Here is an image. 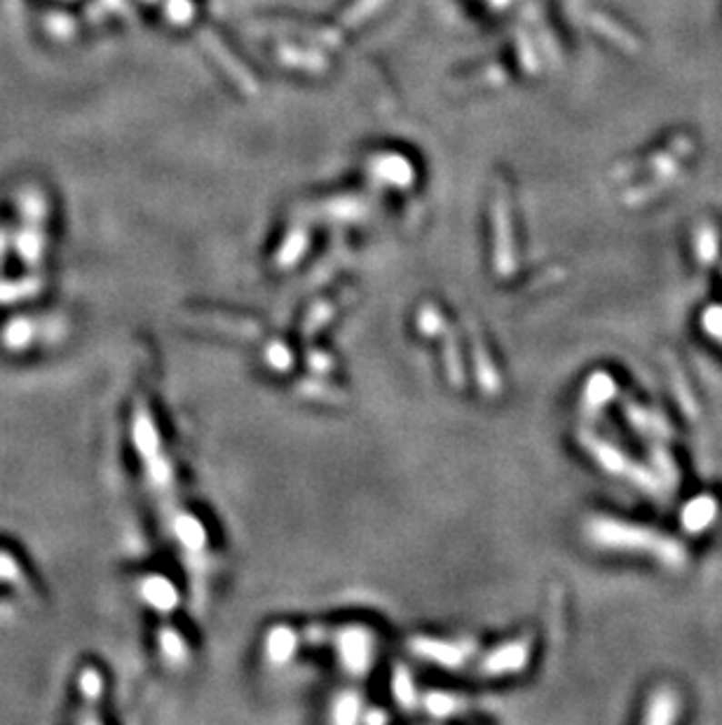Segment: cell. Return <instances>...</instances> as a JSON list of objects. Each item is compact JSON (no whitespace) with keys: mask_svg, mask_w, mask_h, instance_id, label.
Returning a JSON list of instances; mask_svg holds the SVG:
<instances>
[{"mask_svg":"<svg viewBox=\"0 0 722 725\" xmlns=\"http://www.w3.org/2000/svg\"><path fill=\"white\" fill-rule=\"evenodd\" d=\"M594 540L615 549H627V552H645L655 557L664 566L685 564V549L668 536H661L657 530L643 529V526L622 524V521H600L594 526Z\"/></svg>","mask_w":722,"mask_h":725,"instance_id":"cell-1","label":"cell"},{"mask_svg":"<svg viewBox=\"0 0 722 725\" xmlns=\"http://www.w3.org/2000/svg\"><path fill=\"white\" fill-rule=\"evenodd\" d=\"M526 662V646L523 643H506L500 650H495L486 660V670L490 674H502V671H516Z\"/></svg>","mask_w":722,"mask_h":725,"instance_id":"cell-5","label":"cell"},{"mask_svg":"<svg viewBox=\"0 0 722 725\" xmlns=\"http://www.w3.org/2000/svg\"><path fill=\"white\" fill-rule=\"evenodd\" d=\"M720 514V502L713 496H697L685 505L680 519L683 526L689 533H701L716 521V517Z\"/></svg>","mask_w":722,"mask_h":725,"instance_id":"cell-3","label":"cell"},{"mask_svg":"<svg viewBox=\"0 0 722 725\" xmlns=\"http://www.w3.org/2000/svg\"><path fill=\"white\" fill-rule=\"evenodd\" d=\"M701 329L706 336L722 343V306H708L701 313Z\"/></svg>","mask_w":722,"mask_h":725,"instance_id":"cell-7","label":"cell"},{"mask_svg":"<svg viewBox=\"0 0 722 725\" xmlns=\"http://www.w3.org/2000/svg\"><path fill=\"white\" fill-rule=\"evenodd\" d=\"M680 716V698L678 692L671 688H659L647 702V714L645 720L647 723H673Z\"/></svg>","mask_w":722,"mask_h":725,"instance_id":"cell-4","label":"cell"},{"mask_svg":"<svg viewBox=\"0 0 722 725\" xmlns=\"http://www.w3.org/2000/svg\"><path fill=\"white\" fill-rule=\"evenodd\" d=\"M270 648H273V658L279 660V662H284V660H289L291 655H294V648H296V636L291 629H277L273 634V639H270Z\"/></svg>","mask_w":722,"mask_h":725,"instance_id":"cell-6","label":"cell"},{"mask_svg":"<svg viewBox=\"0 0 722 725\" xmlns=\"http://www.w3.org/2000/svg\"><path fill=\"white\" fill-rule=\"evenodd\" d=\"M359 719V700L350 692L340 695L338 702H336V720L340 723H350V720Z\"/></svg>","mask_w":722,"mask_h":725,"instance_id":"cell-8","label":"cell"},{"mask_svg":"<svg viewBox=\"0 0 722 725\" xmlns=\"http://www.w3.org/2000/svg\"><path fill=\"white\" fill-rule=\"evenodd\" d=\"M338 658L350 674H366L373 660L371 634L366 629H359V627L340 631Z\"/></svg>","mask_w":722,"mask_h":725,"instance_id":"cell-2","label":"cell"}]
</instances>
